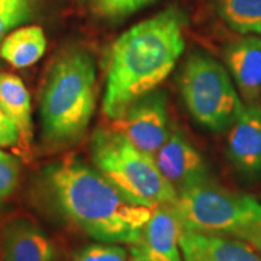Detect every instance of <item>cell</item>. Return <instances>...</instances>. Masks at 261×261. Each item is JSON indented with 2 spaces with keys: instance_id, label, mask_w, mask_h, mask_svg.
Here are the masks:
<instances>
[{
  "instance_id": "obj_1",
  "label": "cell",
  "mask_w": 261,
  "mask_h": 261,
  "mask_svg": "<svg viewBox=\"0 0 261 261\" xmlns=\"http://www.w3.org/2000/svg\"><path fill=\"white\" fill-rule=\"evenodd\" d=\"M34 187L39 203L98 242L129 246L152 214L74 156L42 168Z\"/></svg>"
},
{
  "instance_id": "obj_2",
  "label": "cell",
  "mask_w": 261,
  "mask_h": 261,
  "mask_svg": "<svg viewBox=\"0 0 261 261\" xmlns=\"http://www.w3.org/2000/svg\"><path fill=\"white\" fill-rule=\"evenodd\" d=\"M182 29L184 16L169 8L116 39L109 55L102 104L108 119H119L171 74L185 47Z\"/></svg>"
},
{
  "instance_id": "obj_3",
  "label": "cell",
  "mask_w": 261,
  "mask_h": 261,
  "mask_svg": "<svg viewBox=\"0 0 261 261\" xmlns=\"http://www.w3.org/2000/svg\"><path fill=\"white\" fill-rule=\"evenodd\" d=\"M96 108V65L80 47L55 58L40 93L41 139L45 148L62 151L81 142Z\"/></svg>"
},
{
  "instance_id": "obj_4",
  "label": "cell",
  "mask_w": 261,
  "mask_h": 261,
  "mask_svg": "<svg viewBox=\"0 0 261 261\" xmlns=\"http://www.w3.org/2000/svg\"><path fill=\"white\" fill-rule=\"evenodd\" d=\"M93 166L127 198L155 208L172 203L177 191L159 171L154 156L133 145L112 127H98L90 140Z\"/></svg>"
},
{
  "instance_id": "obj_5",
  "label": "cell",
  "mask_w": 261,
  "mask_h": 261,
  "mask_svg": "<svg viewBox=\"0 0 261 261\" xmlns=\"http://www.w3.org/2000/svg\"><path fill=\"white\" fill-rule=\"evenodd\" d=\"M171 204L181 230L231 233L261 221V200L212 178L179 190Z\"/></svg>"
},
{
  "instance_id": "obj_6",
  "label": "cell",
  "mask_w": 261,
  "mask_h": 261,
  "mask_svg": "<svg viewBox=\"0 0 261 261\" xmlns=\"http://www.w3.org/2000/svg\"><path fill=\"white\" fill-rule=\"evenodd\" d=\"M179 90L192 119L211 132L227 130L244 108L228 71L204 54L188 57Z\"/></svg>"
},
{
  "instance_id": "obj_7",
  "label": "cell",
  "mask_w": 261,
  "mask_h": 261,
  "mask_svg": "<svg viewBox=\"0 0 261 261\" xmlns=\"http://www.w3.org/2000/svg\"><path fill=\"white\" fill-rule=\"evenodd\" d=\"M110 127L142 151L154 156L172 129L167 97L160 91L145 94L130 104L119 119L113 120Z\"/></svg>"
},
{
  "instance_id": "obj_8",
  "label": "cell",
  "mask_w": 261,
  "mask_h": 261,
  "mask_svg": "<svg viewBox=\"0 0 261 261\" xmlns=\"http://www.w3.org/2000/svg\"><path fill=\"white\" fill-rule=\"evenodd\" d=\"M154 160L159 171L177 192L212 178L203 155L181 129L174 127L154 155Z\"/></svg>"
},
{
  "instance_id": "obj_9",
  "label": "cell",
  "mask_w": 261,
  "mask_h": 261,
  "mask_svg": "<svg viewBox=\"0 0 261 261\" xmlns=\"http://www.w3.org/2000/svg\"><path fill=\"white\" fill-rule=\"evenodd\" d=\"M180 232L172 204L156 205L138 240L129 244L130 261H184L179 246Z\"/></svg>"
},
{
  "instance_id": "obj_10",
  "label": "cell",
  "mask_w": 261,
  "mask_h": 261,
  "mask_svg": "<svg viewBox=\"0 0 261 261\" xmlns=\"http://www.w3.org/2000/svg\"><path fill=\"white\" fill-rule=\"evenodd\" d=\"M226 155L242 174H261V104H244L242 112L228 127Z\"/></svg>"
},
{
  "instance_id": "obj_11",
  "label": "cell",
  "mask_w": 261,
  "mask_h": 261,
  "mask_svg": "<svg viewBox=\"0 0 261 261\" xmlns=\"http://www.w3.org/2000/svg\"><path fill=\"white\" fill-rule=\"evenodd\" d=\"M179 246L184 261H261L246 241L228 233L181 230Z\"/></svg>"
},
{
  "instance_id": "obj_12",
  "label": "cell",
  "mask_w": 261,
  "mask_h": 261,
  "mask_svg": "<svg viewBox=\"0 0 261 261\" xmlns=\"http://www.w3.org/2000/svg\"><path fill=\"white\" fill-rule=\"evenodd\" d=\"M55 244L37 224L15 218L0 228V261H54Z\"/></svg>"
},
{
  "instance_id": "obj_13",
  "label": "cell",
  "mask_w": 261,
  "mask_h": 261,
  "mask_svg": "<svg viewBox=\"0 0 261 261\" xmlns=\"http://www.w3.org/2000/svg\"><path fill=\"white\" fill-rule=\"evenodd\" d=\"M225 62L247 103L261 97V38L246 37L225 50Z\"/></svg>"
},
{
  "instance_id": "obj_14",
  "label": "cell",
  "mask_w": 261,
  "mask_h": 261,
  "mask_svg": "<svg viewBox=\"0 0 261 261\" xmlns=\"http://www.w3.org/2000/svg\"><path fill=\"white\" fill-rule=\"evenodd\" d=\"M0 104L15 123L18 133L16 152L28 161L32 158L33 121L31 96L23 81L14 74H0Z\"/></svg>"
},
{
  "instance_id": "obj_15",
  "label": "cell",
  "mask_w": 261,
  "mask_h": 261,
  "mask_svg": "<svg viewBox=\"0 0 261 261\" xmlns=\"http://www.w3.org/2000/svg\"><path fill=\"white\" fill-rule=\"evenodd\" d=\"M46 50V37L38 25L19 28L10 33L0 44V57L15 68L34 64Z\"/></svg>"
},
{
  "instance_id": "obj_16",
  "label": "cell",
  "mask_w": 261,
  "mask_h": 261,
  "mask_svg": "<svg viewBox=\"0 0 261 261\" xmlns=\"http://www.w3.org/2000/svg\"><path fill=\"white\" fill-rule=\"evenodd\" d=\"M218 14L240 34H261V0H217Z\"/></svg>"
},
{
  "instance_id": "obj_17",
  "label": "cell",
  "mask_w": 261,
  "mask_h": 261,
  "mask_svg": "<svg viewBox=\"0 0 261 261\" xmlns=\"http://www.w3.org/2000/svg\"><path fill=\"white\" fill-rule=\"evenodd\" d=\"M98 16L119 18L138 11L152 0H80Z\"/></svg>"
},
{
  "instance_id": "obj_18",
  "label": "cell",
  "mask_w": 261,
  "mask_h": 261,
  "mask_svg": "<svg viewBox=\"0 0 261 261\" xmlns=\"http://www.w3.org/2000/svg\"><path fill=\"white\" fill-rule=\"evenodd\" d=\"M73 261H128V253L117 243H94L74 253Z\"/></svg>"
},
{
  "instance_id": "obj_19",
  "label": "cell",
  "mask_w": 261,
  "mask_h": 261,
  "mask_svg": "<svg viewBox=\"0 0 261 261\" xmlns=\"http://www.w3.org/2000/svg\"><path fill=\"white\" fill-rule=\"evenodd\" d=\"M21 174L19 160L0 149V202L9 197L17 188Z\"/></svg>"
},
{
  "instance_id": "obj_20",
  "label": "cell",
  "mask_w": 261,
  "mask_h": 261,
  "mask_svg": "<svg viewBox=\"0 0 261 261\" xmlns=\"http://www.w3.org/2000/svg\"><path fill=\"white\" fill-rule=\"evenodd\" d=\"M17 144V128L0 104V148H12L16 151Z\"/></svg>"
},
{
  "instance_id": "obj_21",
  "label": "cell",
  "mask_w": 261,
  "mask_h": 261,
  "mask_svg": "<svg viewBox=\"0 0 261 261\" xmlns=\"http://www.w3.org/2000/svg\"><path fill=\"white\" fill-rule=\"evenodd\" d=\"M228 234H232L234 237H238L241 238V240L246 241V242L261 256V226L259 224H254L249 225V226L237 228L233 232Z\"/></svg>"
},
{
  "instance_id": "obj_22",
  "label": "cell",
  "mask_w": 261,
  "mask_h": 261,
  "mask_svg": "<svg viewBox=\"0 0 261 261\" xmlns=\"http://www.w3.org/2000/svg\"><path fill=\"white\" fill-rule=\"evenodd\" d=\"M260 200H261V198H260ZM259 225H260V226H261V221H260V223H259Z\"/></svg>"
}]
</instances>
